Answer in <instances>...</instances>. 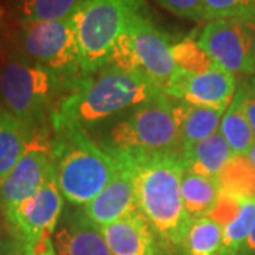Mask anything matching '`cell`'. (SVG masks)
<instances>
[{
  "instance_id": "1",
  "label": "cell",
  "mask_w": 255,
  "mask_h": 255,
  "mask_svg": "<svg viewBox=\"0 0 255 255\" xmlns=\"http://www.w3.org/2000/svg\"><path fill=\"white\" fill-rule=\"evenodd\" d=\"M110 153L129 166L135 182L136 207L157 237L167 246L182 247L193 223L183 204L186 167L182 153Z\"/></svg>"
},
{
  "instance_id": "2",
  "label": "cell",
  "mask_w": 255,
  "mask_h": 255,
  "mask_svg": "<svg viewBox=\"0 0 255 255\" xmlns=\"http://www.w3.org/2000/svg\"><path fill=\"white\" fill-rule=\"evenodd\" d=\"M162 94L145 77L108 64L100 71L82 77L58 102L50 117L51 127L71 125L84 129Z\"/></svg>"
},
{
  "instance_id": "3",
  "label": "cell",
  "mask_w": 255,
  "mask_h": 255,
  "mask_svg": "<svg viewBox=\"0 0 255 255\" xmlns=\"http://www.w3.org/2000/svg\"><path fill=\"white\" fill-rule=\"evenodd\" d=\"M53 167L64 199L84 207L95 199L118 170L115 157L80 127H54Z\"/></svg>"
},
{
  "instance_id": "4",
  "label": "cell",
  "mask_w": 255,
  "mask_h": 255,
  "mask_svg": "<svg viewBox=\"0 0 255 255\" xmlns=\"http://www.w3.org/2000/svg\"><path fill=\"white\" fill-rule=\"evenodd\" d=\"M172 46L169 36L156 27L146 13V4H142L118 37L110 64L145 77L167 95L182 73L174 63Z\"/></svg>"
},
{
  "instance_id": "5",
  "label": "cell",
  "mask_w": 255,
  "mask_h": 255,
  "mask_svg": "<svg viewBox=\"0 0 255 255\" xmlns=\"http://www.w3.org/2000/svg\"><path fill=\"white\" fill-rule=\"evenodd\" d=\"M71 84L27 57L10 54L0 67V98L6 110L31 130L44 122L58 90Z\"/></svg>"
},
{
  "instance_id": "6",
  "label": "cell",
  "mask_w": 255,
  "mask_h": 255,
  "mask_svg": "<svg viewBox=\"0 0 255 255\" xmlns=\"http://www.w3.org/2000/svg\"><path fill=\"white\" fill-rule=\"evenodd\" d=\"M105 150L119 153H182L176 100L162 94L136 107L111 130Z\"/></svg>"
},
{
  "instance_id": "7",
  "label": "cell",
  "mask_w": 255,
  "mask_h": 255,
  "mask_svg": "<svg viewBox=\"0 0 255 255\" xmlns=\"http://www.w3.org/2000/svg\"><path fill=\"white\" fill-rule=\"evenodd\" d=\"M145 0H84L73 20L80 64L84 75L110 64L112 48L127 27L132 13Z\"/></svg>"
},
{
  "instance_id": "8",
  "label": "cell",
  "mask_w": 255,
  "mask_h": 255,
  "mask_svg": "<svg viewBox=\"0 0 255 255\" xmlns=\"http://www.w3.org/2000/svg\"><path fill=\"white\" fill-rule=\"evenodd\" d=\"M17 37L24 57L43 65L73 87L85 77L71 17L20 23Z\"/></svg>"
},
{
  "instance_id": "9",
  "label": "cell",
  "mask_w": 255,
  "mask_h": 255,
  "mask_svg": "<svg viewBox=\"0 0 255 255\" xmlns=\"http://www.w3.org/2000/svg\"><path fill=\"white\" fill-rule=\"evenodd\" d=\"M51 169V140L47 137V133L34 129L28 139L26 152L13 170L0 182V211L6 221L24 201L36 194Z\"/></svg>"
},
{
  "instance_id": "10",
  "label": "cell",
  "mask_w": 255,
  "mask_h": 255,
  "mask_svg": "<svg viewBox=\"0 0 255 255\" xmlns=\"http://www.w3.org/2000/svg\"><path fill=\"white\" fill-rule=\"evenodd\" d=\"M255 24L233 20L217 18L211 20L201 30L200 44L210 58L231 74L255 73L254 61Z\"/></svg>"
},
{
  "instance_id": "11",
  "label": "cell",
  "mask_w": 255,
  "mask_h": 255,
  "mask_svg": "<svg viewBox=\"0 0 255 255\" xmlns=\"http://www.w3.org/2000/svg\"><path fill=\"white\" fill-rule=\"evenodd\" d=\"M63 210L64 196L58 187L53 167L36 194L24 201L6 221L11 233L10 236L21 244L53 237Z\"/></svg>"
},
{
  "instance_id": "12",
  "label": "cell",
  "mask_w": 255,
  "mask_h": 255,
  "mask_svg": "<svg viewBox=\"0 0 255 255\" xmlns=\"http://www.w3.org/2000/svg\"><path fill=\"white\" fill-rule=\"evenodd\" d=\"M236 92V75L216 65L206 73H180L167 97L196 107L227 111Z\"/></svg>"
},
{
  "instance_id": "13",
  "label": "cell",
  "mask_w": 255,
  "mask_h": 255,
  "mask_svg": "<svg viewBox=\"0 0 255 255\" xmlns=\"http://www.w3.org/2000/svg\"><path fill=\"white\" fill-rule=\"evenodd\" d=\"M118 162V170L100 194L85 204L82 210L100 227L110 226L137 210L135 182L132 172L122 159L112 155Z\"/></svg>"
},
{
  "instance_id": "14",
  "label": "cell",
  "mask_w": 255,
  "mask_h": 255,
  "mask_svg": "<svg viewBox=\"0 0 255 255\" xmlns=\"http://www.w3.org/2000/svg\"><path fill=\"white\" fill-rule=\"evenodd\" d=\"M53 243L58 255H114L102 228L82 209H74L61 216Z\"/></svg>"
},
{
  "instance_id": "15",
  "label": "cell",
  "mask_w": 255,
  "mask_h": 255,
  "mask_svg": "<svg viewBox=\"0 0 255 255\" xmlns=\"http://www.w3.org/2000/svg\"><path fill=\"white\" fill-rule=\"evenodd\" d=\"M101 228L114 255H163L156 240L157 234L139 210Z\"/></svg>"
},
{
  "instance_id": "16",
  "label": "cell",
  "mask_w": 255,
  "mask_h": 255,
  "mask_svg": "<svg viewBox=\"0 0 255 255\" xmlns=\"http://www.w3.org/2000/svg\"><path fill=\"white\" fill-rule=\"evenodd\" d=\"M234 156L236 153L231 146L220 132L182 150L186 172L206 177H219L221 170Z\"/></svg>"
},
{
  "instance_id": "17",
  "label": "cell",
  "mask_w": 255,
  "mask_h": 255,
  "mask_svg": "<svg viewBox=\"0 0 255 255\" xmlns=\"http://www.w3.org/2000/svg\"><path fill=\"white\" fill-rule=\"evenodd\" d=\"M224 112L226 111L196 107L176 100V114L180 128L182 150L217 133Z\"/></svg>"
},
{
  "instance_id": "18",
  "label": "cell",
  "mask_w": 255,
  "mask_h": 255,
  "mask_svg": "<svg viewBox=\"0 0 255 255\" xmlns=\"http://www.w3.org/2000/svg\"><path fill=\"white\" fill-rule=\"evenodd\" d=\"M31 129L6 108H0V182L26 152Z\"/></svg>"
},
{
  "instance_id": "19",
  "label": "cell",
  "mask_w": 255,
  "mask_h": 255,
  "mask_svg": "<svg viewBox=\"0 0 255 255\" xmlns=\"http://www.w3.org/2000/svg\"><path fill=\"white\" fill-rule=\"evenodd\" d=\"M221 196L217 177H206L200 174H184L182 182V197L186 213L191 220L210 217Z\"/></svg>"
},
{
  "instance_id": "20",
  "label": "cell",
  "mask_w": 255,
  "mask_h": 255,
  "mask_svg": "<svg viewBox=\"0 0 255 255\" xmlns=\"http://www.w3.org/2000/svg\"><path fill=\"white\" fill-rule=\"evenodd\" d=\"M219 132L227 140L236 155H247L255 145V135L246 115L244 91L241 87L223 115Z\"/></svg>"
},
{
  "instance_id": "21",
  "label": "cell",
  "mask_w": 255,
  "mask_h": 255,
  "mask_svg": "<svg viewBox=\"0 0 255 255\" xmlns=\"http://www.w3.org/2000/svg\"><path fill=\"white\" fill-rule=\"evenodd\" d=\"M221 193L240 199L255 197V167L246 155H236L217 177Z\"/></svg>"
},
{
  "instance_id": "22",
  "label": "cell",
  "mask_w": 255,
  "mask_h": 255,
  "mask_svg": "<svg viewBox=\"0 0 255 255\" xmlns=\"http://www.w3.org/2000/svg\"><path fill=\"white\" fill-rule=\"evenodd\" d=\"M182 247L186 255H220L223 227L211 217L193 220Z\"/></svg>"
},
{
  "instance_id": "23",
  "label": "cell",
  "mask_w": 255,
  "mask_h": 255,
  "mask_svg": "<svg viewBox=\"0 0 255 255\" xmlns=\"http://www.w3.org/2000/svg\"><path fill=\"white\" fill-rule=\"evenodd\" d=\"M84 0H14L20 23L53 21L68 18Z\"/></svg>"
},
{
  "instance_id": "24",
  "label": "cell",
  "mask_w": 255,
  "mask_h": 255,
  "mask_svg": "<svg viewBox=\"0 0 255 255\" xmlns=\"http://www.w3.org/2000/svg\"><path fill=\"white\" fill-rule=\"evenodd\" d=\"M255 223V197L243 201L237 216L223 227V248L220 255H238Z\"/></svg>"
},
{
  "instance_id": "25",
  "label": "cell",
  "mask_w": 255,
  "mask_h": 255,
  "mask_svg": "<svg viewBox=\"0 0 255 255\" xmlns=\"http://www.w3.org/2000/svg\"><path fill=\"white\" fill-rule=\"evenodd\" d=\"M172 55L177 68L184 74L206 73L217 65L199 44V41L190 37L174 43L172 46Z\"/></svg>"
},
{
  "instance_id": "26",
  "label": "cell",
  "mask_w": 255,
  "mask_h": 255,
  "mask_svg": "<svg viewBox=\"0 0 255 255\" xmlns=\"http://www.w3.org/2000/svg\"><path fill=\"white\" fill-rule=\"evenodd\" d=\"M206 20L233 18L255 24V0H204Z\"/></svg>"
},
{
  "instance_id": "27",
  "label": "cell",
  "mask_w": 255,
  "mask_h": 255,
  "mask_svg": "<svg viewBox=\"0 0 255 255\" xmlns=\"http://www.w3.org/2000/svg\"><path fill=\"white\" fill-rule=\"evenodd\" d=\"M176 16L189 20H206L204 0H156Z\"/></svg>"
},
{
  "instance_id": "28",
  "label": "cell",
  "mask_w": 255,
  "mask_h": 255,
  "mask_svg": "<svg viewBox=\"0 0 255 255\" xmlns=\"http://www.w3.org/2000/svg\"><path fill=\"white\" fill-rule=\"evenodd\" d=\"M11 46V21L7 10L0 3V67L9 58Z\"/></svg>"
},
{
  "instance_id": "29",
  "label": "cell",
  "mask_w": 255,
  "mask_h": 255,
  "mask_svg": "<svg viewBox=\"0 0 255 255\" xmlns=\"http://www.w3.org/2000/svg\"><path fill=\"white\" fill-rule=\"evenodd\" d=\"M23 255H58L55 251L53 237H44L23 244Z\"/></svg>"
},
{
  "instance_id": "30",
  "label": "cell",
  "mask_w": 255,
  "mask_h": 255,
  "mask_svg": "<svg viewBox=\"0 0 255 255\" xmlns=\"http://www.w3.org/2000/svg\"><path fill=\"white\" fill-rule=\"evenodd\" d=\"M241 88L244 91V108L246 115L250 125L253 128V132L255 135V78L241 84Z\"/></svg>"
},
{
  "instance_id": "31",
  "label": "cell",
  "mask_w": 255,
  "mask_h": 255,
  "mask_svg": "<svg viewBox=\"0 0 255 255\" xmlns=\"http://www.w3.org/2000/svg\"><path fill=\"white\" fill-rule=\"evenodd\" d=\"M0 255H23V244L13 236H4L0 238Z\"/></svg>"
},
{
  "instance_id": "32",
  "label": "cell",
  "mask_w": 255,
  "mask_h": 255,
  "mask_svg": "<svg viewBox=\"0 0 255 255\" xmlns=\"http://www.w3.org/2000/svg\"><path fill=\"white\" fill-rule=\"evenodd\" d=\"M255 254V223H254V227L251 230V233H250V236L247 238L246 244L244 247L241 248V251H240V254L238 255H254Z\"/></svg>"
},
{
  "instance_id": "33",
  "label": "cell",
  "mask_w": 255,
  "mask_h": 255,
  "mask_svg": "<svg viewBox=\"0 0 255 255\" xmlns=\"http://www.w3.org/2000/svg\"><path fill=\"white\" fill-rule=\"evenodd\" d=\"M246 156H247V159L251 162V164H253V166L255 167V145L253 146L251 149H250V152H248Z\"/></svg>"
},
{
  "instance_id": "34",
  "label": "cell",
  "mask_w": 255,
  "mask_h": 255,
  "mask_svg": "<svg viewBox=\"0 0 255 255\" xmlns=\"http://www.w3.org/2000/svg\"><path fill=\"white\" fill-rule=\"evenodd\" d=\"M3 237V236H1V220H0V238Z\"/></svg>"
},
{
  "instance_id": "35",
  "label": "cell",
  "mask_w": 255,
  "mask_h": 255,
  "mask_svg": "<svg viewBox=\"0 0 255 255\" xmlns=\"http://www.w3.org/2000/svg\"><path fill=\"white\" fill-rule=\"evenodd\" d=\"M254 61H255V37H254Z\"/></svg>"
}]
</instances>
